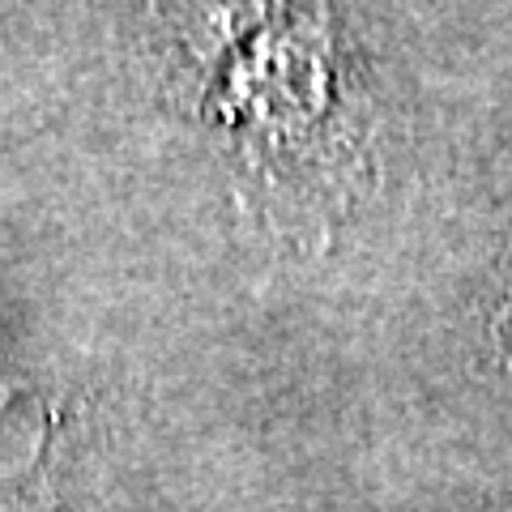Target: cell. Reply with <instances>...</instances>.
Instances as JSON below:
<instances>
[{
    "instance_id": "cell-1",
    "label": "cell",
    "mask_w": 512,
    "mask_h": 512,
    "mask_svg": "<svg viewBox=\"0 0 512 512\" xmlns=\"http://www.w3.org/2000/svg\"><path fill=\"white\" fill-rule=\"evenodd\" d=\"M350 60L325 0L295 9L261 39L222 64L210 111L227 124L235 150L261 175V184L286 188L295 180L342 184L350 150Z\"/></svg>"
},
{
    "instance_id": "cell-2",
    "label": "cell",
    "mask_w": 512,
    "mask_h": 512,
    "mask_svg": "<svg viewBox=\"0 0 512 512\" xmlns=\"http://www.w3.org/2000/svg\"><path fill=\"white\" fill-rule=\"evenodd\" d=\"M299 0H167V26L205 77H218L239 47L274 30Z\"/></svg>"
},
{
    "instance_id": "cell-3",
    "label": "cell",
    "mask_w": 512,
    "mask_h": 512,
    "mask_svg": "<svg viewBox=\"0 0 512 512\" xmlns=\"http://www.w3.org/2000/svg\"><path fill=\"white\" fill-rule=\"evenodd\" d=\"M491 333H495V338H500L504 346H512V265H508V274H504V295H500V308H495Z\"/></svg>"
}]
</instances>
